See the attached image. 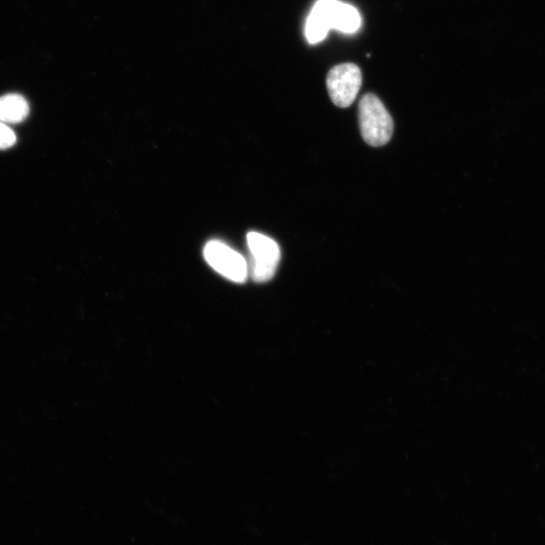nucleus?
<instances>
[{
    "instance_id": "nucleus-4",
    "label": "nucleus",
    "mask_w": 545,
    "mask_h": 545,
    "mask_svg": "<svg viewBox=\"0 0 545 545\" xmlns=\"http://www.w3.org/2000/svg\"><path fill=\"white\" fill-rule=\"evenodd\" d=\"M204 258L217 272L236 283H244L249 275L248 263L238 252L222 242L211 241L204 248Z\"/></svg>"
},
{
    "instance_id": "nucleus-8",
    "label": "nucleus",
    "mask_w": 545,
    "mask_h": 545,
    "mask_svg": "<svg viewBox=\"0 0 545 545\" xmlns=\"http://www.w3.org/2000/svg\"><path fill=\"white\" fill-rule=\"evenodd\" d=\"M17 142L14 131L5 123L0 122V150L12 148Z\"/></svg>"
},
{
    "instance_id": "nucleus-3",
    "label": "nucleus",
    "mask_w": 545,
    "mask_h": 545,
    "mask_svg": "<svg viewBox=\"0 0 545 545\" xmlns=\"http://www.w3.org/2000/svg\"><path fill=\"white\" fill-rule=\"evenodd\" d=\"M333 102L342 108L349 107L356 100L362 86V72L360 68L351 63L334 67L326 79Z\"/></svg>"
},
{
    "instance_id": "nucleus-1",
    "label": "nucleus",
    "mask_w": 545,
    "mask_h": 545,
    "mask_svg": "<svg viewBox=\"0 0 545 545\" xmlns=\"http://www.w3.org/2000/svg\"><path fill=\"white\" fill-rule=\"evenodd\" d=\"M359 120L363 139L373 147L390 142L394 124L383 102L372 93L366 94L359 104Z\"/></svg>"
},
{
    "instance_id": "nucleus-7",
    "label": "nucleus",
    "mask_w": 545,
    "mask_h": 545,
    "mask_svg": "<svg viewBox=\"0 0 545 545\" xmlns=\"http://www.w3.org/2000/svg\"><path fill=\"white\" fill-rule=\"evenodd\" d=\"M332 29L346 34L357 32L362 24L361 16L354 7L334 0L331 9Z\"/></svg>"
},
{
    "instance_id": "nucleus-6",
    "label": "nucleus",
    "mask_w": 545,
    "mask_h": 545,
    "mask_svg": "<svg viewBox=\"0 0 545 545\" xmlns=\"http://www.w3.org/2000/svg\"><path fill=\"white\" fill-rule=\"evenodd\" d=\"M29 113V103L22 95L8 94L0 97V122L19 124L27 119Z\"/></svg>"
},
{
    "instance_id": "nucleus-5",
    "label": "nucleus",
    "mask_w": 545,
    "mask_h": 545,
    "mask_svg": "<svg viewBox=\"0 0 545 545\" xmlns=\"http://www.w3.org/2000/svg\"><path fill=\"white\" fill-rule=\"evenodd\" d=\"M334 0H318L313 7L305 27V35L310 44L321 42L332 29L331 9Z\"/></svg>"
},
{
    "instance_id": "nucleus-2",
    "label": "nucleus",
    "mask_w": 545,
    "mask_h": 545,
    "mask_svg": "<svg viewBox=\"0 0 545 545\" xmlns=\"http://www.w3.org/2000/svg\"><path fill=\"white\" fill-rule=\"evenodd\" d=\"M247 241L251 253L248 270L253 280L259 283L271 280L281 259L278 244L269 237L254 232L248 235Z\"/></svg>"
}]
</instances>
